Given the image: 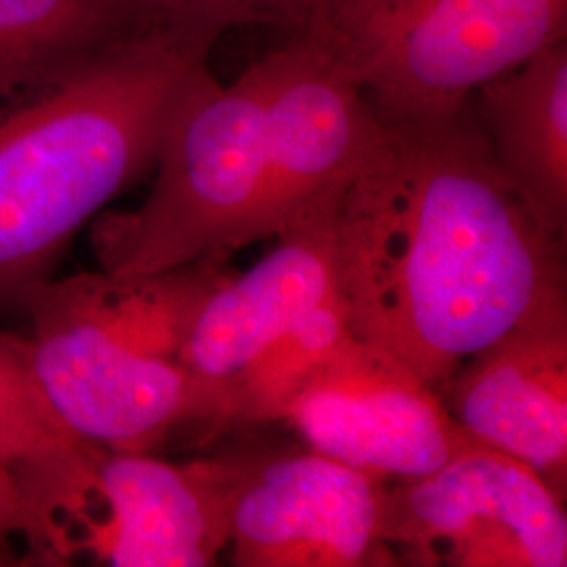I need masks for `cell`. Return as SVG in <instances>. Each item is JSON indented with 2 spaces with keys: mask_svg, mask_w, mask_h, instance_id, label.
<instances>
[{
  "mask_svg": "<svg viewBox=\"0 0 567 567\" xmlns=\"http://www.w3.org/2000/svg\"><path fill=\"white\" fill-rule=\"evenodd\" d=\"M334 234L351 334L435 391L566 292V243L527 213L471 105L383 122L344 183Z\"/></svg>",
  "mask_w": 567,
  "mask_h": 567,
  "instance_id": "cell-1",
  "label": "cell"
},
{
  "mask_svg": "<svg viewBox=\"0 0 567 567\" xmlns=\"http://www.w3.org/2000/svg\"><path fill=\"white\" fill-rule=\"evenodd\" d=\"M206 68L150 32L0 112V309L53 280L84 224L156 166Z\"/></svg>",
  "mask_w": 567,
  "mask_h": 567,
  "instance_id": "cell-2",
  "label": "cell"
},
{
  "mask_svg": "<svg viewBox=\"0 0 567 567\" xmlns=\"http://www.w3.org/2000/svg\"><path fill=\"white\" fill-rule=\"evenodd\" d=\"M567 0H322L301 34L383 122L461 112L486 84L566 41Z\"/></svg>",
  "mask_w": 567,
  "mask_h": 567,
  "instance_id": "cell-3",
  "label": "cell"
},
{
  "mask_svg": "<svg viewBox=\"0 0 567 567\" xmlns=\"http://www.w3.org/2000/svg\"><path fill=\"white\" fill-rule=\"evenodd\" d=\"M265 93L264 60L227 86L204 70L166 128L142 206L93 225L102 271L133 278L248 246L267 175Z\"/></svg>",
  "mask_w": 567,
  "mask_h": 567,
  "instance_id": "cell-4",
  "label": "cell"
},
{
  "mask_svg": "<svg viewBox=\"0 0 567 567\" xmlns=\"http://www.w3.org/2000/svg\"><path fill=\"white\" fill-rule=\"evenodd\" d=\"M381 534L408 566H567L564 501L534 468L486 444L385 487Z\"/></svg>",
  "mask_w": 567,
  "mask_h": 567,
  "instance_id": "cell-5",
  "label": "cell"
},
{
  "mask_svg": "<svg viewBox=\"0 0 567 567\" xmlns=\"http://www.w3.org/2000/svg\"><path fill=\"white\" fill-rule=\"evenodd\" d=\"M23 360L61 423L105 452H147L182 431L189 381L177 362L142 353L82 311L53 278L23 303Z\"/></svg>",
  "mask_w": 567,
  "mask_h": 567,
  "instance_id": "cell-6",
  "label": "cell"
},
{
  "mask_svg": "<svg viewBox=\"0 0 567 567\" xmlns=\"http://www.w3.org/2000/svg\"><path fill=\"white\" fill-rule=\"evenodd\" d=\"M215 463L227 492L234 566L398 564L381 534L383 480L320 452H231Z\"/></svg>",
  "mask_w": 567,
  "mask_h": 567,
  "instance_id": "cell-7",
  "label": "cell"
},
{
  "mask_svg": "<svg viewBox=\"0 0 567 567\" xmlns=\"http://www.w3.org/2000/svg\"><path fill=\"white\" fill-rule=\"evenodd\" d=\"M284 421L313 452L377 480H419L480 446L440 393L353 339L307 383Z\"/></svg>",
  "mask_w": 567,
  "mask_h": 567,
  "instance_id": "cell-8",
  "label": "cell"
},
{
  "mask_svg": "<svg viewBox=\"0 0 567 567\" xmlns=\"http://www.w3.org/2000/svg\"><path fill=\"white\" fill-rule=\"evenodd\" d=\"M264 61L267 175L248 244L278 238L349 182L383 133L362 91L311 39L292 37Z\"/></svg>",
  "mask_w": 567,
  "mask_h": 567,
  "instance_id": "cell-9",
  "label": "cell"
},
{
  "mask_svg": "<svg viewBox=\"0 0 567 567\" xmlns=\"http://www.w3.org/2000/svg\"><path fill=\"white\" fill-rule=\"evenodd\" d=\"M330 192L243 276H229L189 328L177 364L189 381L182 431L200 433L217 395L307 311L337 297V204Z\"/></svg>",
  "mask_w": 567,
  "mask_h": 567,
  "instance_id": "cell-10",
  "label": "cell"
},
{
  "mask_svg": "<svg viewBox=\"0 0 567 567\" xmlns=\"http://www.w3.org/2000/svg\"><path fill=\"white\" fill-rule=\"evenodd\" d=\"M437 393L473 440L526 463L566 503V292L466 360Z\"/></svg>",
  "mask_w": 567,
  "mask_h": 567,
  "instance_id": "cell-11",
  "label": "cell"
},
{
  "mask_svg": "<svg viewBox=\"0 0 567 567\" xmlns=\"http://www.w3.org/2000/svg\"><path fill=\"white\" fill-rule=\"evenodd\" d=\"M76 553L116 567H208L229 547V507L215 458L166 463L147 452H105Z\"/></svg>",
  "mask_w": 567,
  "mask_h": 567,
  "instance_id": "cell-12",
  "label": "cell"
},
{
  "mask_svg": "<svg viewBox=\"0 0 567 567\" xmlns=\"http://www.w3.org/2000/svg\"><path fill=\"white\" fill-rule=\"evenodd\" d=\"M477 121L527 213L567 234V44L555 42L477 91Z\"/></svg>",
  "mask_w": 567,
  "mask_h": 567,
  "instance_id": "cell-13",
  "label": "cell"
},
{
  "mask_svg": "<svg viewBox=\"0 0 567 567\" xmlns=\"http://www.w3.org/2000/svg\"><path fill=\"white\" fill-rule=\"evenodd\" d=\"M105 454L63 425L23 360L18 334L0 332V473L55 524H81L95 503Z\"/></svg>",
  "mask_w": 567,
  "mask_h": 567,
  "instance_id": "cell-14",
  "label": "cell"
},
{
  "mask_svg": "<svg viewBox=\"0 0 567 567\" xmlns=\"http://www.w3.org/2000/svg\"><path fill=\"white\" fill-rule=\"evenodd\" d=\"M142 34L131 0H0V112Z\"/></svg>",
  "mask_w": 567,
  "mask_h": 567,
  "instance_id": "cell-15",
  "label": "cell"
},
{
  "mask_svg": "<svg viewBox=\"0 0 567 567\" xmlns=\"http://www.w3.org/2000/svg\"><path fill=\"white\" fill-rule=\"evenodd\" d=\"M353 339L339 297L313 307L221 389L198 437L284 421L307 383Z\"/></svg>",
  "mask_w": 567,
  "mask_h": 567,
  "instance_id": "cell-16",
  "label": "cell"
},
{
  "mask_svg": "<svg viewBox=\"0 0 567 567\" xmlns=\"http://www.w3.org/2000/svg\"><path fill=\"white\" fill-rule=\"evenodd\" d=\"M150 32L163 34L183 51L208 58L227 30L269 25L301 37L316 20L322 0H131Z\"/></svg>",
  "mask_w": 567,
  "mask_h": 567,
  "instance_id": "cell-17",
  "label": "cell"
},
{
  "mask_svg": "<svg viewBox=\"0 0 567 567\" xmlns=\"http://www.w3.org/2000/svg\"><path fill=\"white\" fill-rule=\"evenodd\" d=\"M16 540L25 543L30 559L41 564H65L76 555L72 529L47 519L20 484L0 473V566L18 564Z\"/></svg>",
  "mask_w": 567,
  "mask_h": 567,
  "instance_id": "cell-18",
  "label": "cell"
}]
</instances>
